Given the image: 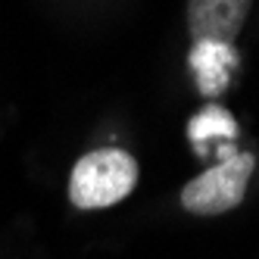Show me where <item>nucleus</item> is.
<instances>
[{"label": "nucleus", "mask_w": 259, "mask_h": 259, "mask_svg": "<svg viewBox=\"0 0 259 259\" xmlns=\"http://www.w3.org/2000/svg\"><path fill=\"white\" fill-rule=\"evenodd\" d=\"M188 138L194 144V150L200 156H206L209 153V147L212 141L219 144H231L237 138V122L231 119L228 109H222V106H206V109H200V113L188 122Z\"/></svg>", "instance_id": "obj_5"}, {"label": "nucleus", "mask_w": 259, "mask_h": 259, "mask_svg": "<svg viewBox=\"0 0 259 259\" xmlns=\"http://www.w3.org/2000/svg\"><path fill=\"white\" fill-rule=\"evenodd\" d=\"M188 63H191L200 94L215 97L228 88L240 57H237L234 44H228V41H194Z\"/></svg>", "instance_id": "obj_4"}, {"label": "nucleus", "mask_w": 259, "mask_h": 259, "mask_svg": "<svg viewBox=\"0 0 259 259\" xmlns=\"http://www.w3.org/2000/svg\"><path fill=\"white\" fill-rule=\"evenodd\" d=\"M138 184V162L122 150H94L75 162L69 200L78 209H103L125 200Z\"/></svg>", "instance_id": "obj_1"}, {"label": "nucleus", "mask_w": 259, "mask_h": 259, "mask_svg": "<svg viewBox=\"0 0 259 259\" xmlns=\"http://www.w3.org/2000/svg\"><path fill=\"white\" fill-rule=\"evenodd\" d=\"M250 13V0H188V28L194 41L237 38Z\"/></svg>", "instance_id": "obj_3"}, {"label": "nucleus", "mask_w": 259, "mask_h": 259, "mask_svg": "<svg viewBox=\"0 0 259 259\" xmlns=\"http://www.w3.org/2000/svg\"><path fill=\"white\" fill-rule=\"evenodd\" d=\"M253 153H234L222 159L219 165L197 175L194 181L184 184L181 191V206L197 215H219L234 209L247 194V181L253 175Z\"/></svg>", "instance_id": "obj_2"}]
</instances>
